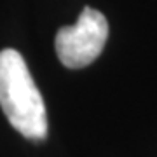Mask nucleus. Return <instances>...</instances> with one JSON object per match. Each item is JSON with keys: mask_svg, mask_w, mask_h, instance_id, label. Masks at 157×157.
Instances as JSON below:
<instances>
[{"mask_svg": "<svg viewBox=\"0 0 157 157\" xmlns=\"http://www.w3.org/2000/svg\"><path fill=\"white\" fill-rule=\"evenodd\" d=\"M0 107L14 129L30 140L47 136V115L23 56L14 49L0 51Z\"/></svg>", "mask_w": 157, "mask_h": 157, "instance_id": "obj_1", "label": "nucleus"}, {"mask_svg": "<svg viewBox=\"0 0 157 157\" xmlns=\"http://www.w3.org/2000/svg\"><path fill=\"white\" fill-rule=\"evenodd\" d=\"M107 37V17L96 9L84 7L75 25L58 30L56 54L68 68L87 67L101 54Z\"/></svg>", "mask_w": 157, "mask_h": 157, "instance_id": "obj_2", "label": "nucleus"}]
</instances>
